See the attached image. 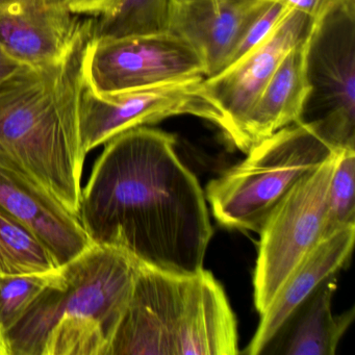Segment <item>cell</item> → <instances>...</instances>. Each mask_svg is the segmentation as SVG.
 Returning <instances> with one entry per match:
<instances>
[{
    "mask_svg": "<svg viewBox=\"0 0 355 355\" xmlns=\"http://www.w3.org/2000/svg\"><path fill=\"white\" fill-rule=\"evenodd\" d=\"M205 76L198 53L168 31L114 39L92 37L85 53V82L97 94Z\"/></svg>",
    "mask_w": 355,
    "mask_h": 355,
    "instance_id": "9",
    "label": "cell"
},
{
    "mask_svg": "<svg viewBox=\"0 0 355 355\" xmlns=\"http://www.w3.org/2000/svg\"><path fill=\"white\" fill-rule=\"evenodd\" d=\"M110 338L93 319L62 315L51 328L42 355H107Z\"/></svg>",
    "mask_w": 355,
    "mask_h": 355,
    "instance_id": "20",
    "label": "cell"
},
{
    "mask_svg": "<svg viewBox=\"0 0 355 355\" xmlns=\"http://www.w3.org/2000/svg\"><path fill=\"white\" fill-rule=\"evenodd\" d=\"M62 1L74 15L101 17L111 13L120 0H62Z\"/></svg>",
    "mask_w": 355,
    "mask_h": 355,
    "instance_id": "23",
    "label": "cell"
},
{
    "mask_svg": "<svg viewBox=\"0 0 355 355\" xmlns=\"http://www.w3.org/2000/svg\"><path fill=\"white\" fill-rule=\"evenodd\" d=\"M167 8L168 0H120L111 13L93 19V39L165 32Z\"/></svg>",
    "mask_w": 355,
    "mask_h": 355,
    "instance_id": "18",
    "label": "cell"
},
{
    "mask_svg": "<svg viewBox=\"0 0 355 355\" xmlns=\"http://www.w3.org/2000/svg\"><path fill=\"white\" fill-rule=\"evenodd\" d=\"M338 151L302 178L272 209L259 230L253 276L254 304L259 315L323 238L328 188Z\"/></svg>",
    "mask_w": 355,
    "mask_h": 355,
    "instance_id": "7",
    "label": "cell"
},
{
    "mask_svg": "<svg viewBox=\"0 0 355 355\" xmlns=\"http://www.w3.org/2000/svg\"><path fill=\"white\" fill-rule=\"evenodd\" d=\"M313 21L294 10L261 44L216 76L205 78L207 94L225 117L224 136L236 148L245 120L261 91L284 57L309 36Z\"/></svg>",
    "mask_w": 355,
    "mask_h": 355,
    "instance_id": "10",
    "label": "cell"
},
{
    "mask_svg": "<svg viewBox=\"0 0 355 355\" xmlns=\"http://www.w3.org/2000/svg\"><path fill=\"white\" fill-rule=\"evenodd\" d=\"M252 3L244 0H168L167 28L202 60L205 78L227 67Z\"/></svg>",
    "mask_w": 355,
    "mask_h": 355,
    "instance_id": "13",
    "label": "cell"
},
{
    "mask_svg": "<svg viewBox=\"0 0 355 355\" xmlns=\"http://www.w3.org/2000/svg\"><path fill=\"white\" fill-rule=\"evenodd\" d=\"M92 37L93 19L85 20L64 59L24 65L0 85V166L40 184L78 217L87 155L78 112Z\"/></svg>",
    "mask_w": 355,
    "mask_h": 355,
    "instance_id": "2",
    "label": "cell"
},
{
    "mask_svg": "<svg viewBox=\"0 0 355 355\" xmlns=\"http://www.w3.org/2000/svg\"><path fill=\"white\" fill-rule=\"evenodd\" d=\"M244 1L252 3L257 0H244ZM278 1H282L293 10L302 12L315 20L332 5L334 0H278Z\"/></svg>",
    "mask_w": 355,
    "mask_h": 355,
    "instance_id": "24",
    "label": "cell"
},
{
    "mask_svg": "<svg viewBox=\"0 0 355 355\" xmlns=\"http://www.w3.org/2000/svg\"><path fill=\"white\" fill-rule=\"evenodd\" d=\"M307 37L284 57L247 116L239 148L243 153L300 118L309 91L305 76Z\"/></svg>",
    "mask_w": 355,
    "mask_h": 355,
    "instance_id": "16",
    "label": "cell"
},
{
    "mask_svg": "<svg viewBox=\"0 0 355 355\" xmlns=\"http://www.w3.org/2000/svg\"><path fill=\"white\" fill-rule=\"evenodd\" d=\"M294 10L278 0H257L234 46L227 67L265 41Z\"/></svg>",
    "mask_w": 355,
    "mask_h": 355,
    "instance_id": "22",
    "label": "cell"
},
{
    "mask_svg": "<svg viewBox=\"0 0 355 355\" xmlns=\"http://www.w3.org/2000/svg\"><path fill=\"white\" fill-rule=\"evenodd\" d=\"M105 145L78 211L93 244L168 273L202 270L213 226L205 193L178 157L175 137L139 126Z\"/></svg>",
    "mask_w": 355,
    "mask_h": 355,
    "instance_id": "1",
    "label": "cell"
},
{
    "mask_svg": "<svg viewBox=\"0 0 355 355\" xmlns=\"http://www.w3.org/2000/svg\"><path fill=\"white\" fill-rule=\"evenodd\" d=\"M140 265L119 249L91 246L61 267L57 279L41 292L8 332V355H42L47 336L62 315L95 320L111 344L130 302Z\"/></svg>",
    "mask_w": 355,
    "mask_h": 355,
    "instance_id": "4",
    "label": "cell"
},
{
    "mask_svg": "<svg viewBox=\"0 0 355 355\" xmlns=\"http://www.w3.org/2000/svg\"><path fill=\"white\" fill-rule=\"evenodd\" d=\"M336 275L311 293L284 321L261 354L334 355L340 338L354 320V307L332 313Z\"/></svg>",
    "mask_w": 355,
    "mask_h": 355,
    "instance_id": "15",
    "label": "cell"
},
{
    "mask_svg": "<svg viewBox=\"0 0 355 355\" xmlns=\"http://www.w3.org/2000/svg\"><path fill=\"white\" fill-rule=\"evenodd\" d=\"M178 115L202 118L223 134L227 130L225 117L205 90V78L105 95L85 83L78 112L83 149L88 155L126 130Z\"/></svg>",
    "mask_w": 355,
    "mask_h": 355,
    "instance_id": "8",
    "label": "cell"
},
{
    "mask_svg": "<svg viewBox=\"0 0 355 355\" xmlns=\"http://www.w3.org/2000/svg\"><path fill=\"white\" fill-rule=\"evenodd\" d=\"M84 21L62 0H0V46L22 65L57 63L73 46Z\"/></svg>",
    "mask_w": 355,
    "mask_h": 355,
    "instance_id": "11",
    "label": "cell"
},
{
    "mask_svg": "<svg viewBox=\"0 0 355 355\" xmlns=\"http://www.w3.org/2000/svg\"><path fill=\"white\" fill-rule=\"evenodd\" d=\"M60 268L55 255L32 230L0 211V274L49 273Z\"/></svg>",
    "mask_w": 355,
    "mask_h": 355,
    "instance_id": "17",
    "label": "cell"
},
{
    "mask_svg": "<svg viewBox=\"0 0 355 355\" xmlns=\"http://www.w3.org/2000/svg\"><path fill=\"white\" fill-rule=\"evenodd\" d=\"M336 150L315 128L294 122L211 180L205 198L220 225L259 232L275 205Z\"/></svg>",
    "mask_w": 355,
    "mask_h": 355,
    "instance_id": "5",
    "label": "cell"
},
{
    "mask_svg": "<svg viewBox=\"0 0 355 355\" xmlns=\"http://www.w3.org/2000/svg\"><path fill=\"white\" fill-rule=\"evenodd\" d=\"M305 76L309 91L298 121L336 149L355 148V0H334L313 21Z\"/></svg>",
    "mask_w": 355,
    "mask_h": 355,
    "instance_id": "6",
    "label": "cell"
},
{
    "mask_svg": "<svg viewBox=\"0 0 355 355\" xmlns=\"http://www.w3.org/2000/svg\"><path fill=\"white\" fill-rule=\"evenodd\" d=\"M350 225H355V148H345L338 151L328 188L323 238Z\"/></svg>",
    "mask_w": 355,
    "mask_h": 355,
    "instance_id": "21",
    "label": "cell"
},
{
    "mask_svg": "<svg viewBox=\"0 0 355 355\" xmlns=\"http://www.w3.org/2000/svg\"><path fill=\"white\" fill-rule=\"evenodd\" d=\"M22 64L12 58L3 47L0 46V85L15 74Z\"/></svg>",
    "mask_w": 355,
    "mask_h": 355,
    "instance_id": "25",
    "label": "cell"
},
{
    "mask_svg": "<svg viewBox=\"0 0 355 355\" xmlns=\"http://www.w3.org/2000/svg\"><path fill=\"white\" fill-rule=\"evenodd\" d=\"M60 271L61 268L49 273L0 274V355H8V332L24 318L41 292L57 279Z\"/></svg>",
    "mask_w": 355,
    "mask_h": 355,
    "instance_id": "19",
    "label": "cell"
},
{
    "mask_svg": "<svg viewBox=\"0 0 355 355\" xmlns=\"http://www.w3.org/2000/svg\"><path fill=\"white\" fill-rule=\"evenodd\" d=\"M238 353L236 315L211 272L180 275L140 265L107 355Z\"/></svg>",
    "mask_w": 355,
    "mask_h": 355,
    "instance_id": "3",
    "label": "cell"
},
{
    "mask_svg": "<svg viewBox=\"0 0 355 355\" xmlns=\"http://www.w3.org/2000/svg\"><path fill=\"white\" fill-rule=\"evenodd\" d=\"M0 211L32 230L60 267L93 246L78 216L49 191L22 174L0 166Z\"/></svg>",
    "mask_w": 355,
    "mask_h": 355,
    "instance_id": "12",
    "label": "cell"
},
{
    "mask_svg": "<svg viewBox=\"0 0 355 355\" xmlns=\"http://www.w3.org/2000/svg\"><path fill=\"white\" fill-rule=\"evenodd\" d=\"M354 240L355 225H350L319 241L297 266L269 307L261 313L259 327L245 354H261L299 304L328 278L338 275L350 259Z\"/></svg>",
    "mask_w": 355,
    "mask_h": 355,
    "instance_id": "14",
    "label": "cell"
}]
</instances>
